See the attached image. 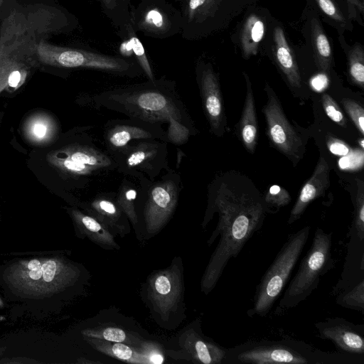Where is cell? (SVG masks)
<instances>
[{
	"label": "cell",
	"instance_id": "d6a6232c",
	"mask_svg": "<svg viewBox=\"0 0 364 364\" xmlns=\"http://www.w3.org/2000/svg\"><path fill=\"white\" fill-rule=\"evenodd\" d=\"M343 106L355 124L359 132L364 134V110L363 108L356 102L350 99L342 100Z\"/></svg>",
	"mask_w": 364,
	"mask_h": 364
},
{
	"label": "cell",
	"instance_id": "60d3db41",
	"mask_svg": "<svg viewBox=\"0 0 364 364\" xmlns=\"http://www.w3.org/2000/svg\"><path fill=\"white\" fill-rule=\"evenodd\" d=\"M326 83H327V79H326V76L323 75H317L312 80V85L316 89H318V90L322 89V87H323V86Z\"/></svg>",
	"mask_w": 364,
	"mask_h": 364
},
{
	"label": "cell",
	"instance_id": "2e32d148",
	"mask_svg": "<svg viewBox=\"0 0 364 364\" xmlns=\"http://www.w3.org/2000/svg\"><path fill=\"white\" fill-rule=\"evenodd\" d=\"M86 213L99 220L114 237H124L130 233V223L117 204L114 192L100 193L89 202L82 204Z\"/></svg>",
	"mask_w": 364,
	"mask_h": 364
},
{
	"label": "cell",
	"instance_id": "52a82bcc",
	"mask_svg": "<svg viewBox=\"0 0 364 364\" xmlns=\"http://www.w3.org/2000/svg\"><path fill=\"white\" fill-rule=\"evenodd\" d=\"M331 247L332 232L317 228L311 245L279 300L275 314L283 315L306 300L318 287L321 278L335 267Z\"/></svg>",
	"mask_w": 364,
	"mask_h": 364
},
{
	"label": "cell",
	"instance_id": "7402d4cb",
	"mask_svg": "<svg viewBox=\"0 0 364 364\" xmlns=\"http://www.w3.org/2000/svg\"><path fill=\"white\" fill-rule=\"evenodd\" d=\"M132 178L127 176L123 178L115 193V199L134 228L137 239L141 241L143 238L136 210V200L139 193V183L137 179L135 178L136 183H134V178Z\"/></svg>",
	"mask_w": 364,
	"mask_h": 364
},
{
	"label": "cell",
	"instance_id": "e575fe53",
	"mask_svg": "<svg viewBox=\"0 0 364 364\" xmlns=\"http://www.w3.org/2000/svg\"><path fill=\"white\" fill-rule=\"evenodd\" d=\"M315 1L328 18L341 26L346 25V19L335 0H315Z\"/></svg>",
	"mask_w": 364,
	"mask_h": 364
},
{
	"label": "cell",
	"instance_id": "4dcf8cb0",
	"mask_svg": "<svg viewBox=\"0 0 364 364\" xmlns=\"http://www.w3.org/2000/svg\"><path fill=\"white\" fill-rule=\"evenodd\" d=\"M128 36L130 46L137 59L140 68L144 71L149 80H154L156 77L151 70V67L146 57L144 46L140 40L136 36L133 28L128 25Z\"/></svg>",
	"mask_w": 364,
	"mask_h": 364
},
{
	"label": "cell",
	"instance_id": "d4e9b609",
	"mask_svg": "<svg viewBox=\"0 0 364 364\" xmlns=\"http://www.w3.org/2000/svg\"><path fill=\"white\" fill-rule=\"evenodd\" d=\"M311 36L317 67L326 72L332 64L331 47L319 21L315 18L311 22Z\"/></svg>",
	"mask_w": 364,
	"mask_h": 364
},
{
	"label": "cell",
	"instance_id": "8fae6325",
	"mask_svg": "<svg viewBox=\"0 0 364 364\" xmlns=\"http://www.w3.org/2000/svg\"><path fill=\"white\" fill-rule=\"evenodd\" d=\"M264 91L267 102L262 111L266 119L267 135L272 145L295 166L304 152L303 141L289 123L277 95L267 83Z\"/></svg>",
	"mask_w": 364,
	"mask_h": 364
},
{
	"label": "cell",
	"instance_id": "7c38bea8",
	"mask_svg": "<svg viewBox=\"0 0 364 364\" xmlns=\"http://www.w3.org/2000/svg\"><path fill=\"white\" fill-rule=\"evenodd\" d=\"M102 139L105 149L112 158L133 141L159 139L169 143L162 125L128 117L108 120L103 127Z\"/></svg>",
	"mask_w": 364,
	"mask_h": 364
},
{
	"label": "cell",
	"instance_id": "b9f144b4",
	"mask_svg": "<svg viewBox=\"0 0 364 364\" xmlns=\"http://www.w3.org/2000/svg\"><path fill=\"white\" fill-rule=\"evenodd\" d=\"M119 0H101L102 4L108 11L114 10L118 6Z\"/></svg>",
	"mask_w": 364,
	"mask_h": 364
},
{
	"label": "cell",
	"instance_id": "44dd1931",
	"mask_svg": "<svg viewBox=\"0 0 364 364\" xmlns=\"http://www.w3.org/2000/svg\"><path fill=\"white\" fill-rule=\"evenodd\" d=\"M275 58L277 64L290 85L295 88L301 87V78L296 59L289 46L284 33L277 27L274 35Z\"/></svg>",
	"mask_w": 364,
	"mask_h": 364
},
{
	"label": "cell",
	"instance_id": "836d02e7",
	"mask_svg": "<svg viewBox=\"0 0 364 364\" xmlns=\"http://www.w3.org/2000/svg\"><path fill=\"white\" fill-rule=\"evenodd\" d=\"M321 103L326 115L341 127H346V119L341 109L333 98L326 93L321 95Z\"/></svg>",
	"mask_w": 364,
	"mask_h": 364
},
{
	"label": "cell",
	"instance_id": "e0dca14e",
	"mask_svg": "<svg viewBox=\"0 0 364 364\" xmlns=\"http://www.w3.org/2000/svg\"><path fill=\"white\" fill-rule=\"evenodd\" d=\"M329 186V166L325 158L321 156L313 174L302 187L290 212L287 223L291 225L298 220L308 205L315 199L323 196Z\"/></svg>",
	"mask_w": 364,
	"mask_h": 364
},
{
	"label": "cell",
	"instance_id": "1f68e13d",
	"mask_svg": "<svg viewBox=\"0 0 364 364\" xmlns=\"http://www.w3.org/2000/svg\"><path fill=\"white\" fill-rule=\"evenodd\" d=\"M263 198L269 213L277 212L280 208L287 205L291 201L288 191L278 185L270 186Z\"/></svg>",
	"mask_w": 364,
	"mask_h": 364
},
{
	"label": "cell",
	"instance_id": "484cf974",
	"mask_svg": "<svg viewBox=\"0 0 364 364\" xmlns=\"http://www.w3.org/2000/svg\"><path fill=\"white\" fill-rule=\"evenodd\" d=\"M84 336L99 338L108 341L124 343L133 346H141L145 341L136 333H132L124 328L108 326H95L85 329Z\"/></svg>",
	"mask_w": 364,
	"mask_h": 364
},
{
	"label": "cell",
	"instance_id": "ba28073f",
	"mask_svg": "<svg viewBox=\"0 0 364 364\" xmlns=\"http://www.w3.org/2000/svg\"><path fill=\"white\" fill-rule=\"evenodd\" d=\"M310 230V226H306L288 235L256 287L253 305L247 311L249 317H264L269 313L298 262Z\"/></svg>",
	"mask_w": 364,
	"mask_h": 364
},
{
	"label": "cell",
	"instance_id": "7a4b0ae2",
	"mask_svg": "<svg viewBox=\"0 0 364 364\" xmlns=\"http://www.w3.org/2000/svg\"><path fill=\"white\" fill-rule=\"evenodd\" d=\"M86 101L93 109H105L128 118L166 124L168 142L175 145L186 144L198 132L175 82L165 77L91 94Z\"/></svg>",
	"mask_w": 364,
	"mask_h": 364
},
{
	"label": "cell",
	"instance_id": "7bdbcfd3",
	"mask_svg": "<svg viewBox=\"0 0 364 364\" xmlns=\"http://www.w3.org/2000/svg\"><path fill=\"white\" fill-rule=\"evenodd\" d=\"M360 146H361L362 149L364 148V139H360Z\"/></svg>",
	"mask_w": 364,
	"mask_h": 364
},
{
	"label": "cell",
	"instance_id": "ee69618b",
	"mask_svg": "<svg viewBox=\"0 0 364 364\" xmlns=\"http://www.w3.org/2000/svg\"><path fill=\"white\" fill-rule=\"evenodd\" d=\"M3 0H0V6L2 5Z\"/></svg>",
	"mask_w": 364,
	"mask_h": 364
},
{
	"label": "cell",
	"instance_id": "603a6c76",
	"mask_svg": "<svg viewBox=\"0 0 364 364\" xmlns=\"http://www.w3.org/2000/svg\"><path fill=\"white\" fill-rule=\"evenodd\" d=\"M85 337L93 348L102 353L126 363L146 364L141 346Z\"/></svg>",
	"mask_w": 364,
	"mask_h": 364
},
{
	"label": "cell",
	"instance_id": "ac0fdd59",
	"mask_svg": "<svg viewBox=\"0 0 364 364\" xmlns=\"http://www.w3.org/2000/svg\"><path fill=\"white\" fill-rule=\"evenodd\" d=\"M72 215L81 237H87L91 242L106 250H118L120 246L114 236L95 218L85 210L74 209Z\"/></svg>",
	"mask_w": 364,
	"mask_h": 364
},
{
	"label": "cell",
	"instance_id": "cb8c5ba5",
	"mask_svg": "<svg viewBox=\"0 0 364 364\" xmlns=\"http://www.w3.org/2000/svg\"><path fill=\"white\" fill-rule=\"evenodd\" d=\"M222 0H188L183 17V34L213 16Z\"/></svg>",
	"mask_w": 364,
	"mask_h": 364
},
{
	"label": "cell",
	"instance_id": "4fadbf2b",
	"mask_svg": "<svg viewBox=\"0 0 364 364\" xmlns=\"http://www.w3.org/2000/svg\"><path fill=\"white\" fill-rule=\"evenodd\" d=\"M196 79L210 130L213 134L221 136L227 129V119L218 76L211 65H198Z\"/></svg>",
	"mask_w": 364,
	"mask_h": 364
},
{
	"label": "cell",
	"instance_id": "f6af8a7d",
	"mask_svg": "<svg viewBox=\"0 0 364 364\" xmlns=\"http://www.w3.org/2000/svg\"><path fill=\"white\" fill-rule=\"evenodd\" d=\"M360 1H362V0H360Z\"/></svg>",
	"mask_w": 364,
	"mask_h": 364
},
{
	"label": "cell",
	"instance_id": "6da1fadb",
	"mask_svg": "<svg viewBox=\"0 0 364 364\" xmlns=\"http://www.w3.org/2000/svg\"><path fill=\"white\" fill-rule=\"evenodd\" d=\"M203 228L218 214V222L208 240H220L201 279V291L208 294L216 286L229 260L236 257L246 242L262 228L269 210L252 181L235 171L215 177L208 188Z\"/></svg>",
	"mask_w": 364,
	"mask_h": 364
},
{
	"label": "cell",
	"instance_id": "9c48e42d",
	"mask_svg": "<svg viewBox=\"0 0 364 364\" xmlns=\"http://www.w3.org/2000/svg\"><path fill=\"white\" fill-rule=\"evenodd\" d=\"M36 51L40 61L49 65L98 70L131 77L140 74L139 68L119 57L58 46L44 41L37 44Z\"/></svg>",
	"mask_w": 364,
	"mask_h": 364
},
{
	"label": "cell",
	"instance_id": "f546056e",
	"mask_svg": "<svg viewBox=\"0 0 364 364\" xmlns=\"http://www.w3.org/2000/svg\"><path fill=\"white\" fill-rule=\"evenodd\" d=\"M349 74L351 80L364 87V52L360 43H355L348 54Z\"/></svg>",
	"mask_w": 364,
	"mask_h": 364
},
{
	"label": "cell",
	"instance_id": "277c9868",
	"mask_svg": "<svg viewBox=\"0 0 364 364\" xmlns=\"http://www.w3.org/2000/svg\"><path fill=\"white\" fill-rule=\"evenodd\" d=\"M92 128L89 126L77 129L73 140L49 157L65 180L80 188L88 186L117 167L111 155L97 145L90 132Z\"/></svg>",
	"mask_w": 364,
	"mask_h": 364
},
{
	"label": "cell",
	"instance_id": "8d00e7d4",
	"mask_svg": "<svg viewBox=\"0 0 364 364\" xmlns=\"http://www.w3.org/2000/svg\"><path fill=\"white\" fill-rule=\"evenodd\" d=\"M327 147L332 154L339 156H346L350 152V147L347 144L335 138L328 139Z\"/></svg>",
	"mask_w": 364,
	"mask_h": 364
},
{
	"label": "cell",
	"instance_id": "d590c367",
	"mask_svg": "<svg viewBox=\"0 0 364 364\" xmlns=\"http://www.w3.org/2000/svg\"><path fill=\"white\" fill-rule=\"evenodd\" d=\"M141 348L146 361V364H161L165 358L162 349L154 342L145 341Z\"/></svg>",
	"mask_w": 364,
	"mask_h": 364
},
{
	"label": "cell",
	"instance_id": "9a60e30c",
	"mask_svg": "<svg viewBox=\"0 0 364 364\" xmlns=\"http://www.w3.org/2000/svg\"><path fill=\"white\" fill-rule=\"evenodd\" d=\"M200 325V319L198 318L181 335V352L185 354L182 358L198 363L222 364L226 349L205 336Z\"/></svg>",
	"mask_w": 364,
	"mask_h": 364
},
{
	"label": "cell",
	"instance_id": "f1b7e54d",
	"mask_svg": "<svg viewBox=\"0 0 364 364\" xmlns=\"http://www.w3.org/2000/svg\"><path fill=\"white\" fill-rule=\"evenodd\" d=\"M358 188L354 203V216L352 226L347 237L356 236L364 241V186L362 181H358Z\"/></svg>",
	"mask_w": 364,
	"mask_h": 364
},
{
	"label": "cell",
	"instance_id": "5b68a950",
	"mask_svg": "<svg viewBox=\"0 0 364 364\" xmlns=\"http://www.w3.org/2000/svg\"><path fill=\"white\" fill-rule=\"evenodd\" d=\"M140 295L151 318L161 328L173 331L186 318L183 265L181 257L151 272L142 284Z\"/></svg>",
	"mask_w": 364,
	"mask_h": 364
},
{
	"label": "cell",
	"instance_id": "d6986e66",
	"mask_svg": "<svg viewBox=\"0 0 364 364\" xmlns=\"http://www.w3.org/2000/svg\"><path fill=\"white\" fill-rule=\"evenodd\" d=\"M246 82V96L240 120L238 133L240 140L246 149L253 154L257 144L258 124L252 84L248 75L243 73Z\"/></svg>",
	"mask_w": 364,
	"mask_h": 364
},
{
	"label": "cell",
	"instance_id": "83f0119b",
	"mask_svg": "<svg viewBox=\"0 0 364 364\" xmlns=\"http://www.w3.org/2000/svg\"><path fill=\"white\" fill-rule=\"evenodd\" d=\"M336 303L344 308L364 312V278L337 294Z\"/></svg>",
	"mask_w": 364,
	"mask_h": 364
},
{
	"label": "cell",
	"instance_id": "f35d334b",
	"mask_svg": "<svg viewBox=\"0 0 364 364\" xmlns=\"http://www.w3.org/2000/svg\"><path fill=\"white\" fill-rule=\"evenodd\" d=\"M26 72L21 68L20 64L14 68L8 77V85L11 87H17L25 78Z\"/></svg>",
	"mask_w": 364,
	"mask_h": 364
},
{
	"label": "cell",
	"instance_id": "ab89813d",
	"mask_svg": "<svg viewBox=\"0 0 364 364\" xmlns=\"http://www.w3.org/2000/svg\"><path fill=\"white\" fill-rule=\"evenodd\" d=\"M348 4V8L349 11V16L350 18H355L357 16L356 9L363 13V3L360 0H346Z\"/></svg>",
	"mask_w": 364,
	"mask_h": 364
},
{
	"label": "cell",
	"instance_id": "3957f363",
	"mask_svg": "<svg viewBox=\"0 0 364 364\" xmlns=\"http://www.w3.org/2000/svg\"><path fill=\"white\" fill-rule=\"evenodd\" d=\"M357 355L321 351L289 337L281 340L251 341L226 349L222 364H348Z\"/></svg>",
	"mask_w": 364,
	"mask_h": 364
},
{
	"label": "cell",
	"instance_id": "8992f818",
	"mask_svg": "<svg viewBox=\"0 0 364 364\" xmlns=\"http://www.w3.org/2000/svg\"><path fill=\"white\" fill-rule=\"evenodd\" d=\"M139 190L136 200L142 238L159 234L172 218L178 203L183 183L179 173L169 168L154 181L138 178Z\"/></svg>",
	"mask_w": 364,
	"mask_h": 364
},
{
	"label": "cell",
	"instance_id": "74e56055",
	"mask_svg": "<svg viewBox=\"0 0 364 364\" xmlns=\"http://www.w3.org/2000/svg\"><path fill=\"white\" fill-rule=\"evenodd\" d=\"M30 130L32 136L36 139L41 140L45 139L48 132H50V128L46 122L37 120L31 124Z\"/></svg>",
	"mask_w": 364,
	"mask_h": 364
},
{
	"label": "cell",
	"instance_id": "5bb4252c",
	"mask_svg": "<svg viewBox=\"0 0 364 364\" xmlns=\"http://www.w3.org/2000/svg\"><path fill=\"white\" fill-rule=\"evenodd\" d=\"M318 336L331 341L343 353L364 356V324L341 318H328L314 323Z\"/></svg>",
	"mask_w": 364,
	"mask_h": 364
},
{
	"label": "cell",
	"instance_id": "ffe728a7",
	"mask_svg": "<svg viewBox=\"0 0 364 364\" xmlns=\"http://www.w3.org/2000/svg\"><path fill=\"white\" fill-rule=\"evenodd\" d=\"M166 6L149 4L137 11L135 23L139 29L158 37L166 36L173 31V21L168 15Z\"/></svg>",
	"mask_w": 364,
	"mask_h": 364
},
{
	"label": "cell",
	"instance_id": "30bf717a",
	"mask_svg": "<svg viewBox=\"0 0 364 364\" xmlns=\"http://www.w3.org/2000/svg\"><path fill=\"white\" fill-rule=\"evenodd\" d=\"M116 171L136 179L146 177L154 181L170 168L168 142L159 139H141L130 142L124 151L113 157Z\"/></svg>",
	"mask_w": 364,
	"mask_h": 364
},
{
	"label": "cell",
	"instance_id": "4316f807",
	"mask_svg": "<svg viewBox=\"0 0 364 364\" xmlns=\"http://www.w3.org/2000/svg\"><path fill=\"white\" fill-rule=\"evenodd\" d=\"M264 25L256 15H250L243 24L240 42L244 58L257 54L259 45L263 38Z\"/></svg>",
	"mask_w": 364,
	"mask_h": 364
}]
</instances>
